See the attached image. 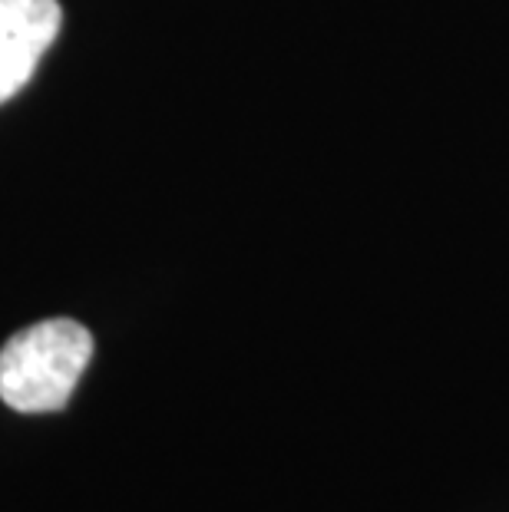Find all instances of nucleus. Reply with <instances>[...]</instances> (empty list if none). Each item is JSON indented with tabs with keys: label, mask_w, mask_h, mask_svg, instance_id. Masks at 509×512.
Segmentation results:
<instances>
[{
	"label": "nucleus",
	"mask_w": 509,
	"mask_h": 512,
	"mask_svg": "<svg viewBox=\"0 0 509 512\" xmlns=\"http://www.w3.org/2000/svg\"><path fill=\"white\" fill-rule=\"evenodd\" d=\"M57 0H0V103L17 96L60 34Z\"/></svg>",
	"instance_id": "nucleus-2"
},
{
	"label": "nucleus",
	"mask_w": 509,
	"mask_h": 512,
	"mask_svg": "<svg viewBox=\"0 0 509 512\" xmlns=\"http://www.w3.org/2000/svg\"><path fill=\"white\" fill-rule=\"evenodd\" d=\"M90 357L93 334L80 321L30 324L0 347V400L17 413L63 410Z\"/></svg>",
	"instance_id": "nucleus-1"
}]
</instances>
